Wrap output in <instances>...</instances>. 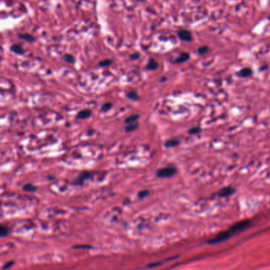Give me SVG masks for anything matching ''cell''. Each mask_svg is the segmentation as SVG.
I'll use <instances>...</instances> for the list:
<instances>
[{
    "label": "cell",
    "mask_w": 270,
    "mask_h": 270,
    "mask_svg": "<svg viewBox=\"0 0 270 270\" xmlns=\"http://www.w3.org/2000/svg\"><path fill=\"white\" fill-rule=\"evenodd\" d=\"M90 175H91V174H90L89 172H81V174H79V176L77 178L75 183L77 185L83 184V182L85 181L86 179H88V177H90Z\"/></svg>",
    "instance_id": "obj_5"
},
{
    "label": "cell",
    "mask_w": 270,
    "mask_h": 270,
    "mask_svg": "<svg viewBox=\"0 0 270 270\" xmlns=\"http://www.w3.org/2000/svg\"><path fill=\"white\" fill-rule=\"evenodd\" d=\"M111 108H112V104L108 102V103L104 104L103 105H102V107H101V111H108L110 110Z\"/></svg>",
    "instance_id": "obj_21"
},
{
    "label": "cell",
    "mask_w": 270,
    "mask_h": 270,
    "mask_svg": "<svg viewBox=\"0 0 270 270\" xmlns=\"http://www.w3.org/2000/svg\"><path fill=\"white\" fill-rule=\"evenodd\" d=\"M19 38L22 39V40H25L27 42H33L35 41V39L33 36L31 35H29V34H20L19 35Z\"/></svg>",
    "instance_id": "obj_14"
},
{
    "label": "cell",
    "mask_w": 270,
    "mask_h": 270,
    "mask_svg": "<svg viewBox=\"0 0 270 270\" xmlns=\"http://www.w3.org/2000/svg\"><path fill=\"white\" fill-rule=\"evenodd\" d=\"M177 173L176 167L174 166L165 167L164 168L158 170L156 172V175L160 178H170Z\"/></svg>",
    "instance_id": "obj_2"
},
{
    "label": "cell",
    "mask_w": 270,
    "mask_h": 270,
    "mask_svg": "<svg viewBox=\"0 0 270 270\" xmlns=\"http://www.w3.org/2000/svg\"><path fill=\"white\" fill-rule=\"evenodd\" d=\"M235 189L232 187H224L223 189H221L220 191L218 192V195L220 197H227L232 195V194H234Z\"/></svg>",
    "instance_id": "obj_4"
},
{
    "label": "cell",
    "mask_w": 270,
    "mask_h": 270,
    "mask_svg": "<svg viewBox=\"0 0 270 270\" xmlns=\"http://www.w3.org/2000/svg\"><path fill=\"white\" fill-rule=\"evenodd\" d=\"M112 64V60L111 59H104L99 62V66L100 67H109Z\"/></svg>",
    "instance_id": "obj_17"
},
{
    "label": "cell",
    "mask_w": 270,
    "mask_h": 270,
    "mask_svg": "<svg viewBox=\"0 0 270 270\" xmlns=\"http://www.w3.org/2000/svg\"><path fill=\"white\" fill-rule=\"evenodd\" d=\"M138 119L139 115H137V114H134V115H130V116H128V117L126 119V120H125V123L127 125L130 124V123H134V122H136Z\"/></svg>",
    "instance_id": "obj_10"
},
{
    "label": "cell",
    "mask_w": 270,
    "mask_h": 270,
    "mask_svg": "<svg viewBox=\"0 0 270 270\" xmlns=\"http://www.w3.org/2000/svg\"><path fill=\"white\" fill-rule=\"evenodd\" d=\"M208 51V47L207 46H201L200 48H198V52L200 54V55H205L206 53Z\"/></svg>",
    "instance_id": "obj_20"
},
{
    "label": "cell",
    "mask_w": 270,
    "mask_h": 270,
    "mask_svg": "<svg viewBox=\"0 0 270 270\" xmlns=\"http://www.w3.org/2000/svg\"><path fill=\"white\" fill-rule=\"evenodd\" d=\"M190 59V54L187 52H182L180 55L178 56L176 59H175V62L177 63H183V62L188 61Z\"/></svg>",
    "instance_id": "obj_7"
},
{
    "label": "cell",
    "mask_w": 270,
    "mask_h": 270,
    "mask_svg": "<svg viewBox=\"0 0 270 270\" xmlns=\"http://www.w3.org/2000/svg\"><path fill=\"white\" fill-rule=\"evenodd\" d=\"M127 98L130 99V100H133V101H135V100H138V93H137L136 92L134 91H130L129 92V93H127Z\"/></svg>",
    "instance_id": "obj_16"
},
{
    "label": "cell",
    "mask_w": 270,
    "mask_h": 270,
    "mask_svg": "<svg viewBox=\"0 0 270 270\" xmlns=\"http://www.w3.org/2000/svg\"><path fill=\"white\" fill-rule=\"evenodd\" d=\"M92 115V111L90 110L85 109V110H81L80 111L77 115V118L79 119H88L90 117V115Z\"/></svg>",
    "instance_id": "obj_6"
},
{
    "label": "cell",
    "mask_w": 270,
    "mask_h": 270,
    "mask_svg": "<svg viewBox=\"0 0 270 270\" xmlns=\"http://www.w3.org/2000/svg\"><path fill=\"white\" fill-rule=\"evenodd\" d=\"M11 50H12L14 52L16 53V54H19V55L23 54L25 51L23 48H22L21 45H19V44H14V45H12V47H11Z\"/></svg>",
    "instance_id": "obj_12"
},
{
    "label": "cell",
    "mask_w": 270,
    "mask_h": 270,
    "mask_svg": "<svg viewBox=\"0 0 270 270\" xmlns=\"http://www.w3.org/2000/svg\"><path fill=\"white\" fill-rule=\"evenodd\" d=\"M179 143H180V141L179 140H177V139H170V140L166 141L165 146L167 148H173V147H175V146L178 145Z\"/></svg>",
    "instance_id": "obj_11"
},
{
    "label": "cell",
    "mask_w": 270,
    "mask_h": 270,
    "mask_svg": "<svg viewBox=\"0 0 270 270\" xmlns=\"http://www.w3.org/2000/svg\"><path fill=\"white\" fill-rule=\"evenodd\" d=\"M138 123L137 122H134V123H130V124L127 125L125 130H126V132H132L138 129Z\"/></svg>",
    "instance_id": "obj_13"
},
{
    "label": "cell",
    "mask_w": 270,
    "mask_h": 270,
    "mask_svg": "<svg viewBox=\"0 0 270 270\" xmlns=\"http://www.w3.org/2000/svg\"><path fill=\"white\" fill-rule=\"evenodd\" d=\"M136 1L139 2V3H143V2H145V0H136Z\"/></svg>",
    "instance_id": "obj_25"
},
{
    "label": "cell",
    "mask_w": 270,
    "mask_h": 270,
    "mask_svg": "<svg viewBox=\"0 0 270 270\" xmlns=\"http://www.w3.org/2000/svg\"><path fill=\"white\" fill-rule=\"evenodd\" d=\"M9 233L8 228L5 226H0V237H4Z\"/></svg>",
    "instance_id": "obj_19"
},
{
    "label": "cell",
    "mask_w": 270,
    "mask_h": 270,
    "mask_svg": "<svg viewBox=\"0 0 270 270\" xmlns=\"http://www.w3.org/2000/svg\"><path fill=\"white\" fill-rule=\"evenodd\" d=\"M130 59H132V60L138 59L139 58H140V54H139L138 52H134V53H133L132 55H130Z\"/></svg>",
    "instance_id": "obj_23"
},
{
    "label": "cell",
    "mask_w": 270,
    "mask_h": 270,
    "mask_svg": "<svg viewBox=\"0 0 270 270\" xmlns=\"http://www.w3.org/2000/svg\"><path fill=\"white\" fill-rule=\"evenodd\" d=\"M23 190L26 192H34L36 191V186H34L33 184H30V183H29V184L25 185L24 187H23Z\"/></svg>",
    "instance_id": "obj_15"
},
{
    "label": "cell",
    "mask_w": 270,
    "mask_h": 270,
    "mask_svg": "<svg viewBox=\"0 0 270 270\" xmlns=\"http://www.w3.org/2000/svg\"><path fill=\"white\" fill-rule=\"evenodd\" d=\"M148 194H149V191L147 190H141V191L139 192L138 197L140 198H145V197L148 196Z\"/></svg>",
    "instance_id": "obj_22"
},
{
    "label": "cell",
    "mask_w": 270,
    "mask_h": 270,
    "mask_svg": "<svg viewBox=\"0 0 270 270\" xmlns=\"http://www.w3.org/2000/svg\"><path fill=\"white\" fill-rule=\"evenodd\" d=\"M251 74H252V70L250 68H247V67L242 69L239 72V75L241 77H247L250 76Z\"/></svg>",
    "instance_id": "obj_9"
},
{
    "label": "cell",
    "mask_w": 270,
    "mask_h": 270,
    "mask_svg": "<svg viewBox=\"0 0 270 270\" xmlns=\"http://www.w3.org/2000/svg\"><path fill=\"white\" fill-rule=\"evenodd\" d=\"M63 59L66 62H69V63H74L75 62V59L72 55H69V54H66V55L63 56Z\"/></svg>",
    "instance_id": "obj_18"
},
{
    "label": "cell",
    "mask_w": 270,
    "mask_h": 270,
    "mask_svg": "<svg viewBox=\"0 0 270 270\" xmlns=\"http://www.w3.org/2000/svg\"><path fill=\"white\" fill-rule=\"evenodd\" d=\"M250 224V222L248 221V220H243V221H241V222L237 223L236 224L232 226L230 229H228L226 232L220 233L217 237H216L215 239H213L212 242H220L224 241L225 239H227V238H229L232 235H233L235 233L241 232L242 230L247 228L249 227Z\"/></svg>",
    "instance_id": "obj_1"
},
{
    "label": "cell",
    "mask_w": 270,
    "mask_h": 270,
    "mask_svg": "<svg viewBox=\"0 0 270 270\" xmlns=\"http://www.w3.org/2000/svg\"><path fill=\"white\" fill-rule=\"evenodd\" d=\"M159 67V63L156 61L154 59H150L148 60V64L146 66V68L149 70H154L156 69Z\"/></svg>",
    "instance_id": "obj_8"
},
{
    "label": "cell",
    "mask_w": 270,
    "mask_h": 270,
    "mask_svg": "<svg viewBox=\"0 0 270 270\" xmlns=\"http://www.w3.org/2000/svg\"><path fill=\"white\" fill-rule=\"evenodd\" d=\"M177 36L180 41L184 42H191L193 41L192 33L187 29H180L177 32Z\"/></svg>",
    "instance_id": "obj_3"
},
{
    "label": "cell",
    "mask_w": 270,
    "mask_h": 270,
    "mask_svg": "<svg viewBox=\"0 0 270 270\" xmlns=\"http://www.w3.org/2000/svg\"><path fill=\"white\" fill-rule=\"evenodd\" d=\"M200 131H201V129H200L199 127H194V128H191V129L190 130L189 132L190 133V134H198V133H199Z\"/></svg>",
    "instance_id": "obj_24"
}]
</instances>
